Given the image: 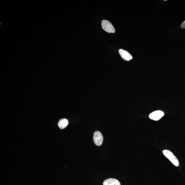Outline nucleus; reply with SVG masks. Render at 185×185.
<instances>
[{"instance_id": "obj_1", "label": "nucleus", "mask_w": 185, "mask_h": 185, "mask_svg": "<svg viewBox=\"0 0 185 185\" xmlns=\"http://www.w3.org/2000/svg\"><path fill=\"white\" fill-rule=\"evenodd\" d=\"M162 152L165 156L167 157L174 165L176 167L179 166V163L177 158L170 150H163Z\"/></svg>"}, {"instance_id": "obj_2", "label": "nucleus", "mask_w": 185, "mask_h": 185, "mask_svg": "<svg viewBox=\"0 0 185 185\" xmlns=\"http://www.w3.org/2000/svg\"><path fill=\"white\" fill-rule=\"evenodd\" d=\"M101 25L102 29L106 32L110 33H114L115 32L114 26L108 21L103 20Z\"/></svg>"}, {"instance_id": "obj_3", "label": "nucleus", "mask_w": 185, "mask_h": 185, "mask_svg": "<svg viewBox=\"0 0 185 185\" xmlns=\"http://www.w3.org/2000/svg\"><path fill=\"white\" fill-rule=\"evenodd\" d=\"M103 136L102 133L98 131H96L93 134V140L94 143L98 146L102 144L103 141Z\"/></svg>"}, {"instance_id": "obj_4", "label": "nucleus", "mask_w": 185, "mask_h": 185, "mask_svg": "<svg viewBox=\"0 0 185 185\" xmlns=\"http://www.w3.org/2000/svg\"><path fill=\"white\" fill-rule=\"evenodd\" d=\"M164 115V113L161 110L154 111L149 115V118L155 121H158L160 120Z\"/></svg>"}, {"instance_id": "obj_5", "label": "nucleus", "mask_w": 185, "mask_h": 185, "mask_svg": "<svg viewBox=\"0 0 185 185\" xmlns=\"http://www.w3.org/2000/svg\"><path fill=\"white\" fill-rule=\"evenodd\" d=\"M119 53L122 59L126 61H130L132 59V56L127 51L122 49H120Z\"/></svg>"}, {"instance_id": "obj_6", "label": "nucleus", "mask_w": 185, "mask_h": 185, "mask_svg": "<svg viewBox=\"0 0 185 185\" xmlns=\"http://www.w3.org/2000/svg\"><path fill=\"white\" fill-rule=\"evenodd\" d=\"M103 185H121L118 180L114 178H109L105 180L103 183Z\"/></svg>"}, {"instance_id": "obj_7", "label": "nucleus", "mask_w": 185, "mask_h": 185, "mask_svg": "<svg viewBox=\"0 0 185 185\" xmlns=\"http://www.w3.org/2000/svg\"><path fill=\"white\" fill-rule=\"evenodd\" d=\"M69 124L68 120L66 119H62L60 120L58 123V126L61 129H64Z\"/></svg>"}, {"instance_id": "obj_8", "label": "nucleus", "mask_w": 185, "mask_h": 185, "mask_svg": "<svg viewBox=\"0 0 185 185\" xmlns=\"http://www.w3.org/2000/svg\"><path fill=\"white\" fill-rule=\"evenodd\" d=\"M181 28L184 29L185 28V21L181 24Z\"/></svg>"}]
</instances>
